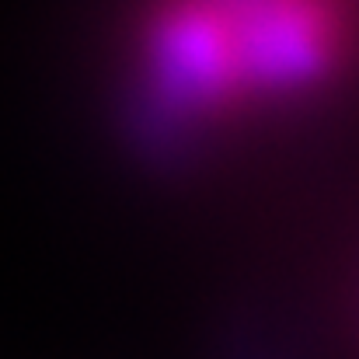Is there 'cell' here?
Masks as SVG:
<instances>
[{
  "instance_id": "6da1fadb",
  "label": "cell",
  "mask_w": 359,
  "mask_h": 359,
  "mask_svg": "<svg viewBox=\"0 0 359 359\" xmlns=\"http://www.w3.org/2000/svg\"><path fill=\"white\" fill-rule=\"evenodd\" d=\"M353 46L342 0H161L140 98L164 133H203L325 91Z\"/></svg>"
}]
</instances>
